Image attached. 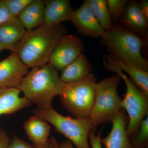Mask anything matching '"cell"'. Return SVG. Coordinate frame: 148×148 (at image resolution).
Here are the masks:
<instances>
[{"label": "cell", "instance_id": "6da1fadb", "mask_svg": "<svg viewBox=\"0 0 148 148\" xmlns=\"http://www.w3.org/2000/svg\"><path fill=\"white\" fill-rule=\"evenodd\" d=\"M66 34V28L61 24L27 31L12 52L29 69L41 67L48 63L53 49Z\"/></svg>", "mask_w": 148, "mask_h": 148}, {"label": "cell", "instance_id": "7a4b0ae2", "mask_svg": "<svg viewBox=\"0 0 148 148\" xmlns=\"http://www.w3.org/2000/svg\"><path fill=\"white\" fill-rule=\"evenodd\" d=\"M66 84L57 70L49 64L32 69L23 77L18 88L38 108H51L53 98L61 95Z\"/></svg>", "mask_w": 148, "mask_h": 148}, {"label": "cell", "instance_id": "3957f363", "mask_svg": "<svg viewBox=\"0 0 148 148\" xmlns=\"http://www.w3.org/2000/svg\"><path fill=\"white\" fill-rule=\"evenodd\" d=\"M110 54L125 64L148 72V62L142 53L145 40L123 25L113 23L101 37Z\"/></svg>", "mask_w": 148, "mask_h": 148}, {"label": "cell", "instance_id": "277c9868", "mask_svg": "<svg viewBox=\"0 0 148 148\" xmlns=\"http://www.w3.org/2000/svg\"><path fill=\"white\" fill-rule=\"evenodd\" d=\"M103 64L106 70L116 73L125 83L126 91L122 100L121 107L128 114L127 135L130 139H133L138 132L141 121L148 115V98L143 95L131 79L120 69L113 56L110 54L103 55Z\"/></svg>", "mask_w": 148, "mask_h": 148}, {"label": "cell", "instance_id": "5b68a950", "mask_svg": "<svg viewBox=\"0 0 148 148\" xmlns=\"http://www.w3.org/2000/svg\"><path fill=\"white\" fill-rule=\"evenodd\" d=\"M120 77L117 74L97 83L95 98L89 119L94 127L112 122L122 108L118 92Z\"/></svg>", "mask_w": 148, "mask_h": 148}, {"label": "cell", "instance_id": "8992f818", "mask_svg": "<svg viewBox=\"0 0 148 148\" xmlns=\"http://www.w3.org/2000/svg\"><path fill=\"white\" fill-rule=\"evenodd\" d=\"M34 115L41 118L55 127L56 132L68 138L77 148H91L88 136L94 127L89 118H72L65 116L53 108H37L33 111Z\"/></svg>", "mask_w": 148, "mask_h": 148}, {"label": "cell", "instance_id": "52a82bcc", "mask_svg": "<svg viewBox=\"0 0 148 148\" xmlns=\"http://www.w3.org/2000/svg\"><path fill=\"white\" fill-rule=\"evenodd\" d=\"M97 83L92 75L81 81L66 84L60 95V101L75 118H89L95 101Z\"/></svg>", "mask_w": 148, "mask_h": 148}, {"label": "cell", "instance_id": "ba28073f", "mask_svg": "<svg viewBox=\"0 0 148 148\" xmlns=\"http://www.w3.org/2000/svg\"><path fill=\"white\" fill-rule=\"evenodd\" d=\"M82 41L75 35L63 36L49 58L48 63L57 71H61L71 64L84 50Z\"/></svg>", "mask_w": 148, "mask_h": 148}, {"label": "cell", "instance_id": "9c48e42d", "mask_svg": "<svg viewBox=\"0 0 148 148\" xmlns=\"http://www.w3.org/2000/svg\"><path fill=\"white\" fill-rule=\"evenodd\" d=\"M29 72V68L17 54L12 52L8 57L0 61V88H18L22 79Z\"/></svg>", "mask_w": 148, "mask_h": 148}, {"label": "cell", "instance_id": "30bf717a", "mask_svg": "<svg viewBox=\"0 0 148 148\" xmlns=\"http://www.w3.org/2000/svg\"><path fill=\"white\" fill-rule=\"evenodd\" d=\"M70 21L79 34L86 36L101 37L105 32L85 1L79 8L73 11Z\"/></svg>", "mask_w": 148, "mask_h": 148}, {"label": "cell", "instance_id": "8fae6325", "mask_svg": "<svg viewBox=\"0 0 148 148\" xmlns=\"http://www.w3.org/2000/svg\"><path fill=\"white\" fill-rule=\"evenodd\" d=\"M128 119L122 108L112 121V127L106 138H101V143L106 148H132L126 132Z\"/></svg>", "mask_w": 148, "mask_h": 148}, {"label": "cell", "instance_id": "7c38bea8", "mask_svg": "<svg viewBox=\"0 0 148 148\" xmlns=\"http://www.w3.org/2000/svg\"><path fill=\"white\" fill-rule=\"evenodd\" d=\"M148 21L141 12L139 3L134 1H128L120 20L124 27L145 40L148 36Z\"/></svg>", "mask_w": 148, "mask_h": 148}, {"label": "cell", "instance_id": "4fadbf2b", "mask_svg": "<svg viewBox=\"0 0 148 148\" xmlns=\"http://www.w3.org/2000/svg\"><path fill=\"white\" fill-rule=\"evenodd\" d=\"M73 11L69 0L45 1L42 26H56L70 21Z\"/></svg>", "mask_w": 148, "mask_h": 148}, {"label": "cell", "instance_id": "5bb4252c", "mask_svg": "<svg viewBox=\"0 0 148 148\" xmlns=\"http://www.w3.org/2000/svg\"><path fill=\"white\" fill-rule=\"evenodd\" d=\"M92 70L88 58L82 54L62 70L60 77L65 84L79 82L92 75Z\"/></svg>", "mask_w": 148, "mask_h": 148}, {"label": "cell", "instance_id": "9a60e30c", "mask_svg": "<svg viewBox=\"0 0 148 148\" xmlns=\"http://www.w3.org/2000/svg\"><path fill=\"white\" fill-rule=\"evenodd\" d=\"M21 92L16 88H0V116L12 114L32 106L24 96L20 97Z\"/></svg>", "mask_w": 148, "mask_h": 148}, {"label": "cell", "instance_id": "2e32d148", "mask_svg": "<svg viewBox=\"0 0 148 148\" xmlns=\"http://www.w3.org/2000/svg\"><path fill=\"white\" fill-rule=\"evenodd\" d=\"M27 30L17 17L0 25V43L5 49L13 51L15 46L22 39Z\"/></svg>", "mask_w": 148, "mask_h": 148}, {"label": "cell", "instance_id": "e0dca14e", "mask_svg": "<svg viewBox=\"0 0 148 148\" xmlns=\"http://www.w3.org/2000/svg\"><path fill=\"white\" fill-rule=\"evenodd\" d=\"M44 8L45 1L32 0L17 18L27 31L37 29L42 26Z\"/></svg>", "mask_w": 148, "mask_h": 148}, {"label": "cell", "instance_id": "ac0fdd59", "mask_svg": "<svg viewBox=\"0 0 148 148\" xmlns=\"http://www.w3.org/2000/svg\"><path fill=\"white\" fill-rule=\"evenodd\" d=\"M24 127L33 145H43L48 140L51 127L41 118L35 115L31 117L25 122Z\"/></svg>", "mask_w": 148, "mask_h": 148}, {"label": "cell", "instance_id": "d6986e66", "mask_svg": "<svg viewBox=\"0 0 148 148\" xmlns=\"http://www.w3.org/2000/svg\"><path fill=\"white\" fill-rule=\"evenodd\" d=\"M115 59L120 69L128 75L141 92L148 98V72Z\"/></svg>", "mask_w": 148, "mask_h": 148}, {"label": "cell", "instance_id": "ffe728a7", "mask_svg": "<svg viewBox=\"0 0 148 148\" xmlns=\"http://www.w3.org/2000/svg\"><path fill=\"white\" fill-rule=\"evenodd\" d=\"M95 18L105 31L112 27L113 21L109 13L106 0H85Z\"/></svg>", "mask_w": 148, "mask_h": 148}, {"label": "cell", "instance_id": "44dd1931", "mask_svg": "<svg viewBox=\"0 0 148 148\" xmlns=\"http://www.w3.org/2000/svg\"><path fill=\"white\" fill-rule=\"evenodd\" d=\"M131 143L132 148L147 147L148 142V116L141 121L138 132Z\"/></svg>", "mask_w": 148, "mask_h": 148}, {"label": "cell", "instance_id": "7402d4cb", "mask_svg": "<svg viewBox=\"0 0 148 148\" xmlns=\"http://www.w3.org/2000/svg\"><path fill=\"white\" fill-rule=\"evenodd\" d=\"M107 5L112 21L120 20L128 1L127 0H107Z\"/></svg>", "mask_w": 148, "mask_h": 148}, {"label": "cell", "instance_id": "603a6c76", "mask_svg": "<svg viewBox=\"0 0 148 148\" xmlns=\"http://www.w3.org/2000/svg\"><path fill=\"white\" fill-rule=\"evenodd\" d=\"M9 12L12 17H18L21 12L32 0H3Z\"/></svg>", "mask_w": 148, "mask_h": 148}, {"label": "cell", "instance_id": "cb8c5ba5", "mask_svg": "<svg viewBox=\"0 0 148 148\" xmlns=\"http://www.w3.org/2000/svg\"><path fill=\"white\" fill-rule=\"evenodd\" d=\"M8 148H36L34 145L27 143L18 137L14 136Z\"/></svg>", "mask_w": 148, "mask_h": 148}, {"label": "cell", "instance_id": "d4e9b609", "mask_svg": "<svg viewBox=\"0 0 148 148\" xmlns=\"http://www.w3.org/2000/svg\"><path fill=\"white\" fill-rule=\"evenodd\" d=\"M101 135V130L98 132L97 135H95L94 130L90 131L88 136V140L90 141L91 148H102Z\"/></svg>", "mask_w": 148, "mask_h": 148}, {"label": "cell", "instance_id": "484cf974", "mask_svg": "<svg viewBox=\"0 0 148 148\" xmlns=\"http://www.w3.org/2000/svg\"><path fill=\"white\" fill-rule=\"evenodd\" d=\"M12 18L3 0H0V25L5 23Z\"/></svg>", "mask_w": 148, "mask_h": 148}, {"label": "cell", "instance_id": "4316f807", "mask_svg": "<svg viewBox=\"0 0 148 148\" xmlns=\"http://www.w3.org/2000/svg\"><path fill=\"white\" fill-rule=\"evenodd\" d=\"M59 143L53 137L49 138L47 142L42 145H34L36 148H59Z\"/></svg>", "mask_w": 148, "mask_h": 148}, {"label": "cell", "instance_id": "83f0119b", "mask_svg": "<svg viewBox=\"0 0 148 148\" xmlns=\"http://www.w3.org/2000/svg\"><path fill=\"white\" fill-rule=\"evenodd\" d=\"M10 141L8 135L4 130H1L0 134V148H8Z\"/></svg>", "mask_w": 148, "mask_h": 148}, {"label": "cell", "instance_id": "f1b7e54d", "mask_svg": "<svg viewBox=\"0 0 148 148\" xmlns=\"http://www.w3.org/2000/svg\"><path fill=\"white\" fill-rule=\"evenodd\" d=\"M139 4L142 13L148 20V1L143 0L139 3Z\"/></svg>", "mask_w": 148, "mask_h": 148}, {"label": "cell", "instance_id": "f546056e", "mask_svg": "<svg viewBox=\"0 0 148 148\" xmlns=\"http://www.w3.org/2000/svg\"><path fill=\"white\" fill-rule=\"evenodd\" d=\"M59 148H75L73 143L69 140H66L59 144Z\"/></svg>", "mask_w": 148, "mask_h": 148}, {"label": "cell", "instance_id": "4dcf8cb0", "mask_svg": "<svg viewBox=\"0 0 148 148\" xmlns=\"http://www.w3.org/2000/svg\"><path fill=\"white\" fill-rule=\"evenodd\" d=\"M4 47H3V46L0 43V52L3 51V50H5Z\"/></svg>", "mask_w": 148, "mask_h": 148}, {"label": "cell", "instance_id": "1f68e13d", "mask_svg": "<svg viewBox=\"0 0 148 148\" xmlns=\"http://www.w3.org/2000/svg\"><path fill=\"white\" fill-rule=\"evenodd\" d=\"M1 130L0 129V134H1Z\"/></svg>", "mask_w": 148, "mask_h": 148}, {"label": "cell", "instance_id": "d6a6232c", "mask_svg": "<svg viewBox=\"0 0 148 148\" xmlns=\"http://www.w3.org/2000/svg\"><path fill=\"white\" fill-rule=\"evenodd\" d=\"M145 148H148V147H147Z\"/></svg>", "mask_w": 148, "mask_h": 148}]
</instances>
